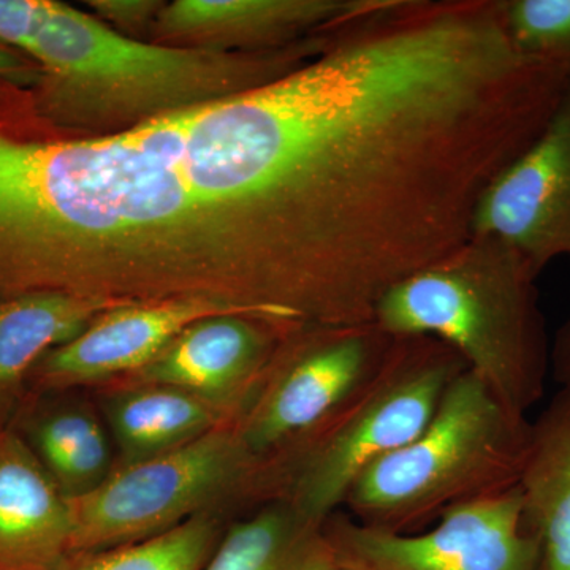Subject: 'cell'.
<instances>
[{"instance_id":"6da1fadb","label":"cell","mask_w":570,"mask_h":570,"mask_svg":"<svg viewBox=\"0 0 570 570\" xmlns=\"http://www.w3.org/2000/svg\"><path fill=\"white\" fill-rule=\"evenodd\" d=\"M554 102L494 0H381L294 70L187 108L178 168L255 298L363 324L466 242Z\"/></svg>"},{"instance_id":"7a4b0ae2","label":"cell","mask_w":570,"mask_h":570,"mask_svg":"<svg viewBox=\"0 0 570 570\" xmlns=\"http://www.w3.org/2000/svg\"><path fill=\"white\" fill-rule=\"evenodd\" d=\"M321 48V39L249 52L145 43L48 0L29 56L43 70L47 107L62 121L141 124L275 80Z\"/></svg>"},{"instance_id":"3957f363","label":"cell","mask_w":570,"mask_h":570,"mask_svg":"<svg viewBox=\"0 0 570 570\" xmlns=\"http://www.w3.org/2000/svg\"><path fill=\"white\" fill-rule=\"evenodd\" d=\"M538 277L512 247L471 235L390 288L373 322L392 337L441 341L502 406L528 417L546 393L551 366Z\"/></svg>"},{"instance_id":"277c9868","label":"cell","mask_w":570,"mask_h":570,"mask_svg":"<svg viewBox=\"0 0 570 570\" xmlns=\"http://www.w3.org/2000/svg\"><path fill=\"white\" fill-rule=\"evenodd\" d=\"M530 431V419L513 415L464 370L425 430L367 468L344 505L376 530H426L456 505L519 485Z\"/></svg>"},{"instance_id":"5b68a950","label":"cell","mask_w":570,"mask_h":570,"mask_svg":"<svg viewBox=\"0 0 570 570\" xmlns=\"http://www.w3.org/2000/svg\"><path fill=\"white\" fill-rule=\"evenodd\" d=\"M464 370L463 358L434 337H393L377 370L287 460L279 502L324 527L367 468L425 430Z\"/></svg>"},{"instance_id":"8992f818","label":"cell","mask_w":570,"mask_h":570,"mask_svg":"<svg viewBox=\"0 0 570 570\" xmlns=\"http://www.w3.org/2000/svg\"><path fill=\"white\" fill-rule=\"evenodd\" d=\"M258 480L238 431H209L122 469L97 489L67 499L69 554L153 538L235 483Z\"/></svg>"},{"instance_id":"52a82bcc","label":"cell","mask_w":570,"mask_h":570,"mask_svg":"<svg viewBox=\"0 0 570 570\" xmlns=\"http://www.w3.org/2000/svg\"><path fill=\"white\" fill-rule=\"evenodd\" d=\"M346 570H539L540 546L519 487L464 502L419 532L365 527L336 512L322 530Z\"/></svg>"},{"instance_id":"ba28073f","label":"cell","mask_w":570,"mask_h":570,"mask_svg":"<svg viewBox=\"0 0 570 570\" xmlns=\"http://www.w3.org/2000/svg\"><path fill=\"white\" fill-rule=\"evenodd\" d=\"M392 343L374 322L314 325L309 340L279 360L283 365H268L272 377L238 431L261 474H269L273 461L291 459L377 370Z\"/></svg>"},{"instance_id":"9c48e42d","label":"cell","mask_w":570,"mask_h":570,"mask_svg":"<svg viewBox=\"0 0 570 570\" xmlns=\"http://www.w3.org/2000/svg\"><path fill=\"white\" fill-rule=\"evenodd\" d=\"M471 235L512 247L538 275L570 255V82L538 138L483 190Z\"/></svg>"},{"instance_id":"30bf717a","label":"cell","mask_w":570,"mask_h":570,"mask_svg":"<svg viewBox=\"0 0 570 570\" xmlns=\"http://www.w3.org/2000/svg\"><path fill=\"white\" fill-rule=\"evenodd\" d=\"M214 316H242L264 322L253 306L227 295L124 306L105 314L80 336L52 351L45 358V376L58 382H81L142 370L184 330Z\"/></svg>"},{"instance_id":"8fae6325","label":"cell","mask_w":570,"mask_h":570,"mask_svg":"<svg viewBox=\"0 0 570 570\" xmlns=\"http://www.w3.org/2000/svg\"><path fill=\"white\" fill-rule=\"evenodd\" d=\"M379 0H176L157 13L165 36L213 39L250 51L292 47L340 28Z\"/></svg>"},{"instance_id":"7c38bea8","label":"cell","mask_w":570,"mask_h":570,"mask_svg":"<svg viewBox=\"0 0 570 570\" xmlns=\"http://www.w3.org/2000/svg\"><path fill=\"white\" fill-rule=\"evenodd\" d=\"M294 330L242 316L195 322L171 341L141 377L183 392L227 393L258 385L276 351V341Z\"/></svg>"},{"instance_id":"4fadbf2b","label":"cell","mask_w":570,"mask_h":570,"mask_svg":"<svg viewBox=\"0 0 570 570\" xmlns=\"http://www.w3.org/2000/svg\"><path fill=\"white\" fill-rule=\"evenodd\" d=\"M69 546L67 499L24 450L0 448V570H52Z\"/></svg>"},{"instance_id":"5bb4252c","label":"cell","mask_w":570,"mask_h":570,"mask_svg":"<svg viewBox=\"0 0 570 570\" xmlns=\"http://www.w3.org/2000/svg\"><path fill=\"white\" fill-rule=\"evenodd\" d=\"M517 487L524 520L539 540V570H570V387L531 422Z\"/></svg>"},{"instance_id":"9a60e30c","label":"cell","mask_w":570,"mask_h":570,"mask_svg":"<svg viewBox=\"0 0 570 570\" xmlns=\"http://www.w3.org/2000/svg\"><path fill=\"white\" fill-rule=\"evenodd\" d=\"M105 306L104 299L61 291L0 303V384L18 381L45 352L80 336Z\"/></svg>"},{"instance_id":"2e32d148","label":"cell","mask_w":570,"mask_h":570,"mask_svg":"<svg viewBox=\"0 0 570 570\" xmlns=\"http://www.w3.org/2000/svg\"><path fill=\"white\" fill-rule=\"evenodd\" d=\"M322 530L291 505L276 502L234 524L204 570H302L321 546Z\"/></svg>"},{"instance_id":"e0dca14e","label":"cell","mask_w":570,"mask_h":570,"mask_svg":"<svg viewBox=\"0 0 570 570\" xmlns=\"http://www.w3.org/2000/svg\"><path fill=\"white\" fill-rule=\"evenodd\" d=\"M213 411L183 390H149L126 397L116 407L115 428L124 448L157 453L202 436L213 423Z\"/></svg>"},{"instance_id":"ac0fdd59","label":"cell","mask_w":570,"mask_h":570,"mask_svg":"<svg viewBox=\"0 0 570 570\" xmlns=\"http://www.w3.org/2000/svg\"><path fill=\"white\" fill-rule=\"evenodd\" d=\"M217 528L208 519L184 520L153 538L75 553L52 570H204L212 558Z\"/></svg>"},{"instance_id":"d6986e66","label":"cell","mask_w":570,"mask_h":570,"mask_svg":"<svg viewBox=\"0 0 570 570\" xmlns=\"http://www.w3.org/2000/svg\"><path fill=\"white\" fill-rule=\"evenodd\" d=\"M498 9L521 56L570 71V0H498Z\"/></svg>"},{"instance_id":"ffe728a7","label":"cell","mask_w":570,"mask_h":570,"mask_svg":"<svg viewBox=\"0 0 570 570\" xmlns=\"http://www.w3.org/2000/svg\"><path fill=\"white\" fill-rule=\"evenodd\" d=\"M40 448L50 466L70 482L96 478L108 461L99 425L80 414L59 415L40 431Z\"/></svg>"},{"instance_id":"44dd1931","label":"cell","mask_w":570,"mask_h":570,"mask_svg":"<svg viewBox=\"0 0 570 570\" xmlns=\"http://www.w3.org/2000/svg\"><path fill=\"white\" fill-rule=\"evenodd\" d=\"M48 0H0V43L31 52Z\"/></svg>"},{"instance_id":"7402d4cb","label":"cell","mask_w":570,"mask_h":570,"mask_svg":"<svg viewBox=\"0 0 570 570\" xmlns=\"http://www.w3.org/2000/svg\"><path fill=\"white\" fill-rule=\"evenodd\" d=\"M89 6L105 20L132 26L148 20L159 3L149 0H92Z\"/></svg>"},{"instance_id":"603a6c76","label":"cell","mask_w":570,"mask_h":570,"mask_svg":"<svg viewBox=\"0 0 570 570\" xmlns=\"http://www.w3.org/2000/svg\"><path fill=\"white\" fill-rule=\"evenodd\" d=\"M551 366L561 387H570V321L562 326L551 348Z\"/></svg>"},{"instance_id":"cb8c5ba5","label":"cell","mask_w":570,"mask_h":570,"mask_svg":"<svg viewBox=\"0 0 570 570\" xmlns=\"http://www.w3.org/2000/svg\"><path fill=\"white\" fill-rule=\"evenodd\" d=\"M324 535V534H322ZM302 570H343L337 564L336 558L333 557L332 550L326 546L325 539L322 538L321 546L314 550L311 554L309 560L303 566Z\"/></svg>"},{"instance_id":"d4e9b609","label":"cell","mask_w":570,"mask_h":570,"mask_svg":"<svg viewBox=\"0 0 570 570\" xmlns=\"http://www.w3.org/2000/svg\"><path fill=\"white\" fill-rule=\"evenodd\" d=\"M28 73V66L13 51L0 47V77L14 78Z\"/></svg>"},{"instance_id":"484cf974","label":"cell","mask_w":570,"mask_h":570,"mask_svg":"<svg viewBox=\"0 0 570 570\" xmlns=\"http://www.w3.org/2000/svg\"><path fill=\"white\" fill-rule=\"evenodd\" d=\"M343 570H346V569H343Z\"/></svg>"}]
</instances>
